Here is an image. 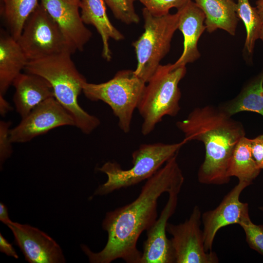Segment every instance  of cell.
I'll use <instances>...</instances> for the list:
<instances>
[{"instance_id":"obj_1","label":"cell","mask_w":263,"mask_h":263,"mask_svg":"<svg viewBox=\"0 0 263 263\" xmlns=\"http://www.w3.org/2000/svg\"><path fill=\"white\" fill-rule=\"evenodd\" d=\"M178 154L169 159L142 186L131 203L107 212L102 223L108 241L100 252L81 248L90 263H110L121 259L127 263H140L142 252L137 247L141 233L157 219L158 200L165 193H179L184 177L177 162Z\"/></svg>"},{"instance_id":"obj_2","label":"cell","mask_w":263,"mask_h":263,"mask_svg":"<svg viewBox=\"0 0 263 263\" xmlns=\"http://www.w3.org/2000/svg\"><path fill=\"white\" fill-rule=\"evenodd\" d=\"M188 142H202L205 157L197 173L202 184L220 185L228 183L229 163L234 150L245 136L243 125L220 107L207 105L194 109L187 117L176 123Z\"/></svg>"},{"instance_id":"obj_3","label":"cell","mask_w":263,"mask_h":263,"mask_svg":"<svg viewBox=\"0 0 263 263\" xmlns=\"http://www.w3.org/2000/svg\"><path fill=\"white\" fill-rule=\"evenodd\" d=\"M72 55L63 52L29 61L24 71L46 79L53 89L55 98L73 118L75 126L88 134L99 126L100 121L78 103V97L87 81L77 69Z\"/></svg>"},{"instance_id":"obj_4","label":"cell","mask_w":263,"mask_h":263,"mask_svg":"<svg viewBox=\"0 0 263 263\" xmlns=\"http://www.w3.org/2000/svg\"><path fill=\"white\" fill-rule=\"evenodd\" d=\"M187 142L184 139L173 144L157 142L141 144L132 153V167L129 169H123L116 162L105 163L98 170L106 174L107 180L97 188L94 195H106L147 180L178 154Z\"/></svg>"},{"instance_id":"obj_5","label":"cell","mask_w":263,"mask_h":263,"mask_svg":"<svg viewBox=\"0 0 263 263\" xmlns=\"http://www.w3.org/2000/svg\"><path fill=\"white\" fill-rule=\"evenodd\" d=\"M186 72V66L173 69L171 63L160 64L146 83L137 108L143 119V135L151 133L164 116L177 115L181 96L178 85Z\"/></svg>"},{"instance_id":"obj_6","label":"cell","mask_w":263,"mask_h":263,"mask_svg":"<svg viewBox=\"0 0 263 263\" xmlns=\"http://www.w3.org/2000/svg\"><path fill=\"white\" fill-rule=\"evenodd\" d=\"M146 84L134 71L122 70L105 82L95 84L86 82L82 92L91 101L100 100L108 104L118 119L120 129L128 133L133 113L137 108Z\"/></svg>"},{"instance_id":"obj_7","label":"cell","mask_w":263,"mask_h":263,"mask_svg":"<svg viewBox=\"0 0 263 263\" xmlns=\"http://www.w3.org/2000/svg\"><path fill=\"white\" fill-rule=\"evenodd\" d=\"M142 16L145 31L132 45L137 60L134 73L147 83L169 51L173 36L178 29L179 13L155 16L144 8Z\"/></svg>"},{"instance_id":"obj_8","label":"cell","mask_w":263,"mask_h":263,"mask_svg":"<svg viewBox=\"0 0 263 263\" xmlns=\"http://www.w3.org/2000/svg\"><path fill=\"white\" fill-rule=\"evenodd\" d=\"M17 40L29 61L76 51L40 3L27 19Z\"/></svg>"},{"instance_id":"obj_9","label":"cell","mask_w":263,"mask_h":263,"mask_svg":"<svg viewBox=\"0 0 263 263\" xmlns=\"http://www.w3.org/2000/svg\"><path fill=\"white\" fill-rule=\"evenodd\" d=\"M202 214L195 206L188 219L174 225L168 223L167 231L170 239L175 263H217V254L205 249L203 230L201 229Z\"/></svg>"},{"instance_id":"obj_10","label":"cell","mask_w":263,"mask_h":263,"mask_svg":"<svg viewBox=\"0 0 263 263\" xmlns=\"http://www.w3.org/2000/svg\"><path fill=\"white\" fill-rule=\"evenodd\" d=\"M74 126L73 118L54 97L49 98L34 109L20 122L10 129L13 143H22L56 128Z\"/></svg>"},{"instance_id":"obj_11","label":"cell","mask_w":263,"mask_h":263,"mask_svg":"<svg viewBox=\"0 0 263 263\" xmlns=\"http://www.w3.org/2000/svg\"><path fill=\"white\" fill-rule=\"evenodd\" d=\"M249 185L239 182L223 199L214 209L202 214L205 249L212 251L213 241L218 231L232 224H239L250 219L248 204L240 201L243 190Z\"/></svg>"},{"instance_id":"obj_12","label":"cell","mask_w":263,"mask_h":263,"mask_svg":"<svg viewBox=\"0 0 263 263\" xmlns=\"http://www.w3.org/2000/svg\"><path fill=\"white\" fill-rule=\"evenodd\" d=\"M11 230L15 242L31 263L65 262L59 245L38 229L27 225L11 222L7 225Z\"/></svg>"},{"instance_id":"obj_13","label":"cell","mask_w":263,"mask_h":263,"mask_svg":"<svg viewBox=\"0 0 263 263\" xmlns=\"http://www.w3.org/2000/svg\"><path fill=\"white\" fill-rule=\"evenodd\" d=\"M168 194V200L159 218L146 231L147 239L143 243L140 263H175L166 228L169 219L175 211L179 193L172 192Z\"/></svg>"},{"instance_id":"obj_14","label":"cell","mask_w":263,"mask_h":263,"mask_svg":"<svg viewBox=\"0 0 263 263\" xmlns=\"http://www.w3.org/2000/svg\"><path fill=\"white\" fill-rule=\"evenodd\" d=\"M40 0L70 44L76 51H83L92 33L81 19L79 7L67 0Z\"/></svg>"},{"instance_id":"obj_15","label":"cell","mask_w":263,"mask_h":263,"mask_svg":"<svg viewBox=\"0 0 263 263\" xmlns=\"http://www.w3.org/2000/svg\"><path fill=\"white\" fill-rule=\"evenodd\" d=\"M177 12L179 13L178 29L184 37V49L180 57L172 64L173 69L186 66L200 57L198 42L206 29L205 14L192 0L177 10Z\"/></svg>"},{"instance_id":"obj_16","label":"cell","mask_w":263,"mask_h":263,"mask_svg":"<svg viewBox=\"0 0 263 263\" xmlns=\"http://www.w3.org/2000/svg\"><path fill=\"white\" fill-rule=\"evenodd\" d=\"M12 85L15 89L13 100L21 119L45 100L55 97L50 83L38 75L21 73Z\"/></svg>"},{"instance_id":"obj_17","label":"cell","mask_w":263,"mask_h":263,"mask_svg":"<svg viewBox=\"0 0 263 263\" xmlns=\"http://www.w3.org/2000/svg\"><path fill=\"white\" fill-rule=\"evenodd\" d=\"M105 0H80V16L85 24L93 25L100 35L102 41V56L107 61L112 59L109 40L120 41L124 36L111 23L106 12Z\"/></svg>"},{"instance_id":"obj_18","label":"cell","mask_w":263,"mask_h":263,"mask_svg":"<svg viewBox=\"0 0 263 263\" xmlns=\"http://www.w3.org/2000/svg\"><path fill=\"white\" fill-rule=\"evenodd\" d=\"M29 61L9 33L1 30L0 36V94L4 95Z\"/></svg>"},{"instance_id":"obj_19","label":"cell","mask_w":263,"mask_h":263,"mask_svg":"<svg viewBox=\"0 0 263 263\" xmlns=\"http://www.w3.org/2000/svg\"><path fill=\"white\" fill-rule=\"evenodd\" d=\"M193 0L205 14V24L208 33L220 29L232 36L235 35L239 19L234 0Z\"/></svg>"},{"instance_id":"obj_20","label":"cell","mask_w":263,"mask_h":263,"mask_svg":"<svg viewBox=\"0 0 263 263\" xmlns=\"http://www.w3.org/2000/svg\"><path fill=\"white\" fill-rule=\"evenodd\" d=\"M232 116L242 112H251L263 116V67L233 99L220 107Z\"/></svg>"},{"instance_id":"obj_21","label":"cell","mask_w":263,"mask_h":263,"mask_svg":"<svg viewBox=\"0 0 263 263\" xmlns=\"http://www.w3.org/2000/svg\"><path fill=\"white\" fill-rule=\"evenodd\" d=\"M261 170L252 156L250 139L245 136L242 137L231 157L227 169L228 176H235L239 182L250 185L259 175Z\"/></svg>"},{"instance_id":"obj_22","label":"cell","mask_w":263,"mask_h":263,"mask_svg":"<svg viewBox=\"0 0 263 263\" xmlns=\"http://www.w3.org/2000/svg\"><path fill=\"white\" fill-rule=\"evenodd\" d=\"M39 0H1L0 13L9 34L17 40L27 19L35 10Z\"/></svg>"},{"instance_id":"obj_23","label":"cell","mask_w":263,"mask_h":263,"mask_svg":"<svg viewBox=\"0 0 263 263\" xmlns=\"http://www.w3.org/2000/svg\"><path fill=\"white\" fill-rule=\"evenodd\" d=\"M237 15L243 22L246 29L244 50L248 55H252L263 24L256 7L251 6L249 0H238Z\"/></svg>"},{"instance_id":"obj_24","label":"cell","mask_w":263,"mask_h":263,"mask_svg":"<svg viewBox=\"0 0 263 263\" xmlns=\"http://www.w3.org/2000/svg\"><path fill=\"white\" fill-rule=\"evenodd\" d=\"M114 17L126 24L138 23L140 18L134 7L133 0H105Z\"/></svg>"},{"instance_id":"obj_25","label":"cell","mask_w":263,"mask_h":263,"mask_svg":"<svg viewBox=\"0 0 263 263\" xmlns=\"http://www.w3.org/2000/svg\"><path fill=\"white\" fill-rule=\"evenodd\" d=\"M139 1L152 15L161 16L167 15L169 10L175 8L180 9L192 0H133Z\"/></svg>"},{"instance_id":"obj_26","label":"cell","mask_w":263,"mask_h":263,"mask_svg":"<svg viewBox=\"0 0 263 263\" xmlns=\"http://www.w3.org/2000/svg\"><path fill=\"white\" fill-rule=\"evenodd\" d=\"M244 229L249 246L263 256V225H257L250 218L239 225Z\"/></svg>"},{"instance_id":"obj_27","label":"cell","mask_w":263,"mask_h":263,"mask_svg":"<svg viewBox=\"0 0 263 263\" xmlns=\"http://www.w3.org/2000/svg\"><path fill=\"white\" fill-rule=\"evenodd\" d=\"M10 121H0V161L1 165L12 152L10 138Z\"/></svg>"},{"instance_id":"obj_28","label":"cell","mask_w":263,"mask_h":263,"mask_svg":"<svg viewBox=\"0 0 263 263\" xmlns=\"http://www.w3.org/2000/svg\"><path fill=\"white\" fill-rule=\"evenodd\" d=\"M252 154L257 166L263 169V134L250 139Z\"/></svg>"},{"instance_id":"obj_29","label":"cell","mask_w":263,"mask_h":263,"mask_svg":"<svg viewBox=\"0 0 263 263\" xmlns=\"http://www.w3.org/2000/svg\"><path fill=\"white\" fill-rule=\"evenodd\" d=\"M0 250L8 256H12L16 259L19 258L12 245L3 237L1 233L0 234Z\"/></svg>"},{"instance_id":"obj_30","label":"cell","mask_w":263,"mask_h":263,"mask_svg":"<svg viewBox=\"0 0 263 263\" xmlns=\"http://www.w3.org/2000/svg\"><path fill=\"white\" fill-rule=\"evenodd\" d=\"M12 109V107L4 98V95L0 94V113L1 115L4 116Z\"/></svg>"},{"instance_id":"obj_31","label":"cell","mask_w":263,"mask_h":263,"mask_svg":"<svg viewBox=\"0 0 263 263\" xmlns=\"http://www.w3.org/2000/svg\"><path fill=\"white\" fill-rule=\"evenodd\" d=\"M7 207L1 202L0 203V220L7 225L12 222L8 216Z\"/></svg>"},{"instance_id":"obj_32","label":"cell","mask_w":263,"mask_h":263,"mask_svg":"<svg viewBox=\"0 0 263 263\" xmlns=\"http://www.w3.org/2000/svg\"><path fill=\"white\" fill-rule=\"evenodd\" d=\"M255 7L263 24V0H257Z\"/></svg>"},{"instance_id":"obj_33","label":"cell","mask_w":263,"mask_h":263,"mask_svg":"<svg viewBox=\"0 0 263 263\" xmlns=\"http://www.w3.org/2000/svg\"><path fill=\"white\" fill-rule=\"evenodd\" d=\"M71 3L78 5L79 7L80 0H67Z\"/></svg>"},{"instance_id":"obj_34","label":"cell","mask_w":263,"mask_h":263,"mask_svg":"<svg viewBox=\"0 0 263 263\" xmlns=\"http://www.w3.org/2000/svg\"><path fill=\"white\" fill-rule=\"evenodd\" d=\"M259 38L261 39L263 42V24L262 26L260 33Z\"/></svg>"},{"instance_id":"obj_35","label":"cell","mask_w":263,"mask_h":263,"mask_svg":"<svg viewBox=\"0 0 263 263\" xmlns=\"http://www.w3.org/2000/svg\"><path fill=\"white\" fill-rule=\"evenodd\" d=\"M260 209H261V210H263V207H261L260 208Z\"/></svg>"}]
</instances>
